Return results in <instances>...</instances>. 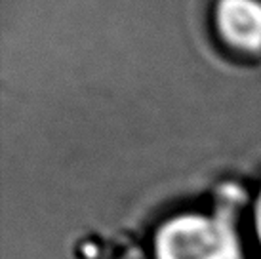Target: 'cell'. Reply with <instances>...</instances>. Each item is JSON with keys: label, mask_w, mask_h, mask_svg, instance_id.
<instances>
[{"label": "cell", "mask_w": 261, "mask_h": 259, "mask_svg": "<svg viewBox=\"0 0 261 259\" xmlns=\"http://www.w3.org/2000/svg\"><path fill=\"white\" fill-rule=\"evenodd\" d=\"M154 259H244L232 214H179L154 232Z\"/></svg>", "instance_id": "6da1fadb"}, {"label": "cell", "mask_w": 261, "mask_h": 259, "mask_svg": "<svg viewBox=\"0 0 261 259\" xmlns=\"http://www.w3.org/2000/svg\"><path fill=\"white\" fill-rule=\"evenodd\" d=\"M214 23L232 48L248 54L261 51V0H216Z\"/></svg>", "instance_id": "7a4b0ae2"}, {"label": "cell", "mask_w": 261, "mask_h": 259, "mask_svg": "<svg viewBox=\"0 0 261 259\" xmlns=\"http://www.w3.org/2000/svg\"><path fill=\"white\" fill-rule=\"evenodd\" d=\"M254 229L255 235H257V240L261 244V191L257 193L254 200Z\"/></svg>", "instance_id": "3957f363"}]
</instances>
